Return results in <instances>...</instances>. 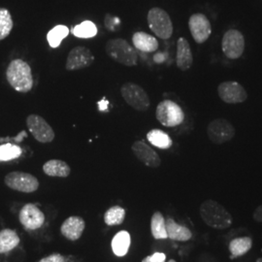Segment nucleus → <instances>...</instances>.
<instances>
[{
    "mask_svg": "<svg viewBox=\"0 0 262 262\" xmlns=\"http://www.w3.org/2000/svg\"><path fill=\"white\" fill-rule=\"evenodd\" d=\"M199 213L202 221L208 226L215 229H227L233 223L231 214L225 207L213 199L205 200L200 206Z\"/></svg>",
    "mask_w": 262,
    "mask_h": 262,
    "instance_id": "nucleus-1",
    "label": "nucleus"
},
{
    "mask_svg": "<svg viewBox=\"0 0 262 262\" xmlns=\"http://www.w3.org/2000/svg\"><path fill=\"white\" fill-rule=\"evenodd\" d=\"M6 79L15 91L23 94L30 92L34 84L30 66L28 62L19 58L10 62L6 70Z\"/></svg>",
    "mask_w": 262,
    "mask_h": 262,
    "instance_id": "nucleus-2",
    "label": "nucleus"
},
{
    "mask_svg": "<svg viewBox=\"0 0 262 262\" xmlns=\"http://www.w3.org/2000/svg\"><path fill=\"white\" fill-rule=\"evenodd\" d=\"M105 51L110 58L122 66L132 67L138 62V55L135 48L122 38L109 40L105 46Z\"/></svg>",
    "mask_w": 262,
    "mask_h": 262,
    "instance_id": "nucleus-3",
    "label": "nucleus"
},
{
    "mask_svg": "<svg viewBox=\"0 0 262 262\" xmlns=\"http://www.w3.org/2000/svg\"><path fill=\"white\" fill-rule=\"evenodd\" d=\"M156 117L162 125L166 127H175L184 122L185 113L180 105L166 99L158 105Z\"/></svg>",
    "mask_w": 262,
    "mask_h": 262,
    "instance_id": "nucleus-4",
    "label": "nucleus"
},
{
    "mask_svg": "<svg viewBox=\"0 0 262 262\" xmlns=\"http://www.w3.org/2000/svg\"><path fill=\"white\" fill-rule=\"evenodd\" d=\"M121 94L124 101L133 109L139 112H146L150 105V97L146 91L139 84L134 83H125L122 84Z\"/></svg>",
    "mask_w": 262,
    "mask_h": 262,
    "instance_id": "nucleus-5",
    "label": "nucleus"
},
{
    "mask_svg": "<svg viewBox=\"0 0 262 262\" xmlns=\"http://www.w3.org/2000/svg\"><path fill=\"white\" fill-rule=\"evenodd\" d=\"M148 24L150 30L163 40H167L173 34V24L168 13L159 7L151 8L148 13Z\"/></svg>",
    "mask_w": 262,
    "mask_h": 262,
    "instance_id": "nucleus-6",
    "label": "nucleus"
},
{
    "mask_svg": "<svg viewBox=\"0 0 262 262\" xmlns=\"http://www.w3.org/2000/svg\"><path fill=\"white\" fill-rule=\"evenodd\" d=\"M208 138L215 145H223L235 136L233 124L225 119H216L208 124Z\"/></svg>",
    "mask_w": 262,
    "mask_h": 262,
    "instance_id": "nucleus-7",
    "label": "nucleus"
},
{
    "mask_svg": "<svg viewBox=\"0 0 262 262\" xmlns=\"http://www.w3.org/2000/svg\"><path fill=\"white\" fill-rule=\"evenodd\" d=\"M4 182L5 185L11 189L26 193L34 192L39 187V181L36 177L29 173L19 171H15L7 174L4 179Z\"/></svg>",
    "mask_w": 262,
    "mask_h": 262,
    "instance_id": "nucleus-8",
    "label": "nucleus"
},
{
    "mask_svg": "<svg viewBox=\"0 0 262 262\" xmlns=\"http://www.w3.org/2000/svg\"><path fill=\"white\" fill-rule=\"evenodd\" d=\"M27 125L35 140L40 143H51L55 139V131L41 116L35 114L29 115L27 119Z\"/></svg>",
    "mask_w": 262,
    "mask_h": 262,
    "instance_id": "nucleus-9",
    "label": "nucleus"
},
{
    "mask_svg": "<svg viewBox=\"0 0 262 262\" xmlns=\"http://www.w3.org/2000/svg\"><path fill=\"white\" fill-rule=\"evenodd\" d=\"M222 49L225 56L230 59L241 57L245 51V38L237 29L227 30L223 37Z\"/></svg>",
    "mask_w": 262,
    "mask_h": 262,
    "instance_id": "nucleus-10",
    "label": "nucleus"
},
{
    "mask_svg": "<svg viewBox=\"0 0 262 262\" xmlns=\"http://www.w3.org/2000/svg\"><path fill=\"white\" fill-rule=\"evenodd\" d=\"M217 94L220 98L227 104L243 103L248 98L247 91L243 85L235 81H227L219 84Z\"/></svg>",
    "mask_w": 262,
    "mask_h": 262,
    "instance_id": "nucleus-11",
    "label": "nucleus"
},
{
    "mask_svg": "<svg viewBox=\"0 0 262 262\" xmlns=\"http://www.w3.org/2000/svg\"><path fill=\"white\" fill-rule=\"evenodd\" d=\"M188 28L197 44H203L212 33L211 23L202 13H195L188 19Z\"/></svg>",
    "mask_w": 262,
    "mask_h": 262,
    "instance_id": "nucleus-12",
    "label": "nucleus"
},
{
    "mask_svg": "<svg viewBox=\"0 0 262 262\" xmlns=\"http://www.w3.org/2000/svg\"><path fill=\"white\" fill-rule=\"evenodd\" d=\"M94 56L88 48L78 46L70 51L66 59V68L68 71H76L90 67L94 63Z\"/></svg>",
    "mask_w": 262,
    "mask_h": 262,
    "instance_id": "nucleus-13",
    "label": "nucleus"
},
{
    "mask_svg": "<svg viewBox=\"0 0 262 262\" xmlns=\"http://www.w3.org/2000/svg\"><path fill=\"white\" fill-rule=\"evenodd\" d=\"M19 220L26 229L36 230L44 225L45 215L35 204L28 203L21 208Z\"/></svg>",
    "mask_w": 262,
    "mask_h": 262,
    "instance_id": "nucleus-14",
    "label": "nucleus"
},
{
    "mask_svg": "<svg viewBox=\"0 0 262 262\" xmlns=\"http://www.w3.org/2000/svg\"><path fill=\"white\" fill-rule=\"evenodd\" d=\"M131 150L133 151L134 156L145 165L151 168H158L160 166L161 159L159 158V155L144 141L134 142L131 147Z\"/></svg>",
    "mask_w": 262,
    "mask_h": 262,
    "instance_id": "nucleus-15",
    "label": "nucleus"
},
{
    "mask_svg": "<svg viewBox=\"0 0 262 262\" xmlns=\"http://www.w3.org/2000/svg\"><path fill=\"white\" fill-rule=\"evenodd\" d=\"M85 223L81 216L72 215L66 219L61 225L60 232L70 241H77L84 232Z\"/></svg>",
    "mask_w": 262,
    "mask_h": 262,
    "instance_id": "nucleus-16",
    "label": "nucleus"
},
{
    "mask_svg": "<svg viewBox=\"0 0 262 262\" xmlns=\"http://www.w3.org/2000/svg\"><path fill=\"white\" fill-rule=\"evenodd\" d=\"M193 63V56L186 38H179L177 42L176 64L181 71H187Z\"/></svg>",
    "mask_w": 262,
    "mask_h": 262,
    "instance_id": "nucleus-17",
    "label": "nucleus"
},
{
    "mask_svg": "<svg viewBox=\"0 0 262 262\" xmlns=\"http://www.w3.org/2000/svg\"><path fill=\"white\" fill-rule=\"evenodd\" d=\"M132 43L136 50L144 53H152L157 51L159 46V41L157 40V38L143 31H139L133 34Z\"/></svg>",
    "mask_w": 262,
    "mask_h": 262,
    "instance_id": "nucleus-18",
    "label": "nucleus"
},
{
    "mask_svg": "<svg viewBox=\"0 0 262 262\" xmlns=\"http://www.w3.org/2000/svg\"><path fill=\"white\" fill-rule=\"evenodd\" d=\"M166 224V231L167 237L174 241H181L186 242L189 239H191L192 233L191 231L184 225H180L177 224L173 219L169 217L165 221Z\"/></svg>",
    "mask_w": 262,
    "mask_h": 262,
    "instance_id": "nucleus-19",
    "label": "nucleus"
},
{
    "mask_svg": "<svg viewBox=\"0 0 262 262\" xmlns=\"http://www.w3.org/2000/svg\"><path fill=\"white\" fill-rule=\"evenodd\" d=\"M43 171L50 177L66 178L70 175L71 168L63 160L51 159L43 165Z\"/></svg>",
    "mask_w": 262,
    "mask_h": 262,
    "instance_id": "nucleus-20",
    "label": "nucleus"
},
{
    "mask_svg": "<svg viewBox=\"0 0 262 262\" xmlns=\"http://www.w3.org/2000/svg\"><path fill=\"white\" fill-rule=\"evenodd\" d=\"M20 239L15 230L9 228L0 231V253H9L18 247Z\"/></svg>",
    "mask_w": 262,
    "mask_h": 262,
    "instance_id": "nucleus-21",
    "label": "nucleus"
},
{
    "mask_svg": "<svg viewBox=\"0 0 262 262\" xmlns=\"http://www.w3.org/2000/svg\"><path fill=\"white\" fill-rule=\"evenodd\" d=\"M253 248V240L250 237H238L229 243V252L231 253L230 258L242 256Z\"/></svg>",
    "mask_w": 262,
    "mask_h": 262,
    "instance_id": "nucleus-22",
    "label": "nucleus"
},
{
    "mask_svg": "<svg viewBox=\"0 0 262 262\" xmlns=\"http://www.w3.org/2000/svg\"><path fill=\"white\" fill-rule=\"evenodd\" d=\"M130 242V234L125 230L120 231L113 238V252L117 256H124L129 250Z\"/></svg>",
    "mask_w": 262,
    "mask_h": 262,
    "instance_id": "nucleus-23",
    "label": "nucleus"
},
{
    "mask_svg": "<svg viewBox=\"0 0 262 262\" xmlns=\"http://www.w3.org/2000/svg\"><path fill=\"white\" fill-rule=\"evenodd\" d=\"M150 231L151 235L157 240L167 239V231H166V224L164 216L160 212H155L150 219Z\"/></svg>",
    "mask_w": 262,
    "mask_h": 262,
    "instance_id": "nucleus-24",
    "label": "nucleus"
},
{
    "mask_svg": "<svg viewBox=\"0 0 262 262\" xmlns=\"http://www.w3.org/2000/svg\"><path fill=\"white\" fill-rule=\"evenodd\" d=\"M147 139L150 144L159 149L167 150L172 147L173 141L167 133L160 129H151L147 134Z\"/></svg>",
    "mask_w": 262,
    "mask_h": 262,
    "instance_id": "nucleus-25",
    "label": "nucleus"
},
{
    "mask_svg": "<svg viewBox=\"0 0 262 262\" xmlns=\"http://www.w3.org/2000/svg\"><path fill=\"white\" fill-rule=\"evenodd\" d=\"M69 34V29L66 26H56L48 32L47 40L49 45L54 49L60 46L62 40Z\"/></svg>",
    "mask_w": 262,
    "mask_h": 262,
    "instance_id": "nucleus-26",
    "label": "nucleus"
},
{
    "mask_svg": "<svg viewBox=\"0 0 262 262\" xmlns=\"http://www.w3.org/2000/svg\"><path fill=\"white\" fill-rule=\"evenodd\" d=\"M125 219V211L121 206L109 208L104 214V222L109 226L122 225Z\"/></svg>",
    "mask_w": 262,
    "mask_h": 262,
    "instance_id": "nucleus-27",
    "label": "nucleus"
},
{
    "mask_svg": "<svg viewBox=\"0 0 262 262\" xmlns=\"http://www.w3.org/2000/svg\"><path fill=\"white\" fill-rule=\"evenodd\" d=\"M72 34L78 38H93L97 34V28L93 21L84 20L82 24L76 26L71 30Z\"/></svg>",
    "mask_w": 262,
    "mask_h": 262,
    "instance_id": "nucleus-28",
    "label": "nucleus"
},
{
    "mask_svg": "<svg viewBox=\"0 0 262 262\" xmlns=\"http://www.w3.org/2000/svg\"><path fill=\"white\" fill-rule=\"evenodd\" d=\"M13 19L9 11L0 8V40L8 37L13 29Z\"/></svg>",
    "mask_w": 262,
    "mask_h": 262,
    "instance_id": "nucleus-29",
    "label": "nucleus"
},
{
    "mask_svg": "<svg viewBox=\"0 0 262 262\" xmlns=\"http://www.w3.org/2000/svg\"><path fill=\"white\" fill-rule=\"evenodd\" d=\"M21 155V149L17 145L3 144L0 145V161H9L18 159Z\"/></svg>",
    "mask_w": 262,
    "mask_h": 262,
    "instance_id": "nucleus-30",
    "label": "nucleus"
},
{
    "mask_svg": "<svg viewBox=\"0 0 262 262\" xmlns=\"http://www.w3.org/2000/svg\"><path fill=\"white\" fill-rule=\"evenodd\" d=\"M166 255L163 253H155L145 257L142 262H165Z\"/></svg>",
    "mask_w": 262,
    "mask_h": 262,
    "instance_id": "nucleus-31",
    "label": "nucleus"
},
{
    "mask_svg": "<svg viewBox=\"0 0 262 262\" xmlns=\"http://www.w3.org/2000/svg\"><path fill=\"white\" fill-rule=\"evenodd\" d=\"M39 262H66V257L59 253H54L40 259Z\"/></svg>",
    "mask_w": 262,
    "mask_h": 262,
    "instance_id": "nucleus-32",
    "label": "nucleus"
},
{
    "mask_svg": "<svg viewBox=\"0 0 262 262\" xmlns=\"http://www.w3.org/2000/svg\"><path fill=\"white\" fill-rule=\"evenodd\" d=\"M253 220L257 223L262 224V205L257 207L253 212Z\"/></svg>",
    "mask_w": 262,
    "mask_h": 262,
    "instance_id": "nucleus-33",
    "label": "nucleus"
},
{
    "mask_svg": "<svg viewBox=\"0 0 262 262\" xmlns=\"http://www.w3.org/2000/svg\"><path fill=\"white\" fill-rule=\"evenodd\" d=\"M255 262H262V257H259V258H257V259H256V261Z\"/></svg>",
    "mask_w": 262,
    "mask_h": 262,
    "instance_id": "nucleus-34",
    "label": "nucleus"
},
{
    "mask_svg": "<svg viewBox=\"0 0 262 262\" xmlns=\"http://www.w3.org/2000/svg\"><path fill=\"white\" fill-rule=\"evenodd\" d=\"M168 262H176V260H174V259H170Z\"/></svg>",
    "mask_w": 262,
    "mask_h": 262,
    "instance_id": "nucleus-35",
    "label": "nucleus"
}]
</instances>
